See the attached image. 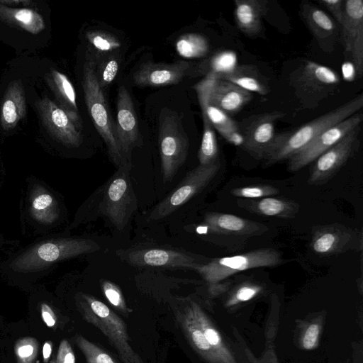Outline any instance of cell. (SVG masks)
<instances>
[{"label":"cell","instance_id":"ac0fdd59","mask_svg":"<svg viewBox=\"0 0 363 363\" xmlns=\"http://www.w3.org/2000/svg\"><path fill=\"white\" fill-rule=\"evenodd\" d=\"M311 249L318 255H330L349 250L362 248V235L341 225L333 224L318 227L313 233Z\"/></svg>","mask_w":363,"mask_h":363},{"label":"cell","instance_id":"5b68a950","mask_svg":"<svg viewBox=\"0 0 363 363\" xmlns=\"http://www.w3.org/2000/svg\"><path fill=\"white\" fill-rule=\"evenodd\" d=\"M75 299L83 318L101 331L125 363H143L132 349L126 325L118 315L91 295L79 294Z\"/></svg>","mask_w":363,"mask_h":363},{"label":"cell","instance_id":"8992f818","mask_svg":"<svg viewBox=\"0 0 363 363\" xmlns=\"http://www.w3.org/2000/svg\"><path fill=\"white\" fill-rule=\"evenodd\" d=\"M340 82L338 74L331 68L311 60L304 61L289 78L297 99L306 108H315L332 96Z\"/></svg>","mask_w":363,"mask_h":363},{"label":"cell","instance_id":"484cf974","mask_svg":"<svg viewBox=\"0 0 363 363\" xmlns=\"http://www.w3.org/2000/svg\"><path fill=\"white\" fill-rule=\"evenodd\" d=\"M0 21L31 34H38L45 27L43 16L28 8H13L0 4Z\"/></svg>","mask_w":363,"mask_h":363},{"label":"cell","instance_id":"4dcf8cb0","mask_svg":"<svg viewBox=\"0 0 363 363\" xmlns=\"http://www.w3.org/2000/svg\"><path fill=\"white\" fill-rule=\"evenodd\" d=\"M121 62L120 51L111 53L92 62L97 82L103 91L114 80L118 72Z\"/></svg>","mask_w":363,"mask_h":363},{"label":"cell","instance_id":"e575fe53","mask_svg":"<svg viewBox=\"0 0 363 363\" xmlns=\"http://www.w3.org/2000/svg\"><path fill=\"white\" fill-rule=\"evenodd\" d=\"M39 352V343L33 337H23L16 340L14 354L16 363H35Z\"/></svg>","mask_w":363,"mask_h":363},{"label":"cell","instance_id":"74e56055","mask_svg":"<svg viewBox=\"0 0 363 363\" xmlns=\"http://www.w3.org/2000/svg\"><path fill=\"white\" fill-rule=\"evenodd\" d=\"M261 291L262 286L255 283H243L236 289L233 298L239 302L247 301L255 297Z\"/></svg>","mask_w":363,"mask_h":363},{"label":"cell","instance_id":"ee69618b","mask_svg":"<svg viewBox=\"0 0 363 363\" xmlns=\"http://www.w3.org/2000/svg\"><path fill=\"white\" fill-rule=\"evenodd\" d=\"M0 4L10 6H30L32 4L31 1L28 0H0Z\"/></svg>","mask_w":363,"mask_h":363},{"label":"cell","instance_id":"7a4b0ae2","mask_svg":"<svg viewBox=\"0 0 363 363\" xmlns=\"http://www.w3.org/2000/svg\"><path fill=\"white\" fill-rule=\"evenodd\" d=\"M363 106V96L352 100L304 124L292 132L276 135L264 160L266 166L289 160L308 145L319 134L358 112Z\"/></svg>","mask_w":363,"mask_h":363},{"label":"cell","instance_id":"4316f807","mask_svg":"<svg viewBox=\"0 0 363 363\" xmlns=\"http://www.w3.org/2000/svg\"><path fill=\"white\" fill-rule=\"evenodd\" d=\"M218 79L229 81L248 91L260 95H267L269 92L266 78L252 65H238L231 72Z\"/></svg>","mask_w":363,"mask_h":363},{"label":"cell","instance_id":"d590c367","mask_svg":"<svg viewBox=\"0 0 363 363\" xmlns=\"http://www.w3.org/2000/svg\"><path fill=\"white\" fill-rule=\"evenodd\" d=\"M279 190L271 185H252L234 188L231 194L240 198L259 199L277 195Z\"/></svg>","mask_w":363,"mask_h":363},{"label":"cell","instance_id":"cb8c5ba5","mask_svg":"<svg viewBox=\"0 0 363 363\" xmlns=\"http://www.w3.org/2000/svg\"><path fill=\"white\" fill-rule=\"evenodd\" d=\"M234 18L239 30L253 37L262 28V19L267 11V0H235Z\"/></svg>","mask_w":363,"mask_h":363},{"label":"cell","instance_id":"e0dca14e","mask_svg":"<svg viewBox=\"0 0 363 363\" xmlns=\"http://www.w3.org/2000/svg\"><path fill=\"white\" fill-rule=\"evenodd\" d=\"M115 128L123 154L126 160L130 161L131 152L142 145V138L133 101L123 85L118 89Z\"/></svg>","mask_w":363,"mask_h":363},{"label":"cell","instance_id":"2e32d148","mask_svg":"<svg viewBox=\"0 0 363 363\" xmlns=\"http://www.w3.org/2000/svg\"><path fill=\"white\" fill-rule=\"evenodd\" d=\"M35 104L41 121L51 137L68 147H77L82 144V130L56 103L45 96Z\"/></svg>","mask_w":363,"mask_h":363},{"label":"cell","instance_id":"44dd1931","mask_svg":"<svg viewBox=\"0 0 363 363\" xmlns=\"http://www.w3.org/2000/svg\"><path fill=\"white\" fill-rule=\"evenodd\" d=\"M203 225L210 233L230 235L251 236L267 230V228L262 223L233 214L217 212L206 213Z\"/></svg>","mask_w":363,"mask_h":363},{"label":"cell","instance_id":"9a60e30c","mask_svg":"<svg viewBox=\"0 0 363 363\" xmlns=\"http://www.w3.org/2000/svg\"><path fill=\"white\" fill-rule=\"evenodd\" d=\"M362 119V113L358 111L325 130L308 145L289 159L288 169L291 172L298 171L314 162L320 155L335 145L354 128L359 125Z\"/></svg>","mask_w":363,"mask_h":363},{"label":"cell","instance_id":"f6af8a7d","mask_svg":"<svg viewBox=\"0 0 363 363\" xmlns=\"http://www.w3.org/2000/svg\"><path fill=\"white\" fill-rule=\"evenodd\" d=\"M14 242L7 241L4 238L0 235V252L4 249L6 245L13 244Z\"/></svg>","mask_w":363,"mask_h":363},{"label":"cell","instance_id":"52a82bcc","mask_svg":"<svg viewBox=\"0 0 363 363\" xmlns=\"http://www.w3.org/2000/svg\"><path fill=\"white\" fill-rule=\"evenodd\" d=\"M159 144L162 178L169 182L185 162L189 142L179 115L168 108L159 116Z\"/></svg>","mask_w":363,"mask_h":363},{"label":"cell","instance_id":"ab89813d","mask_svg":"<svg viewBox=\"0 0 363 363\" xmlns=\"http://www.w3.org/2000/svg\"><path fill=\"white\" fill-rule=\"evenodd\" d=\"M54 363H75L74 351L67 340L60 342Z\"/></svg>","mask_w":363,"mask_h":363},{"label":"cell","instance_id":"277c9868","mask_svg":"<svg viewBox=\"0 0 363 363\" xmlns=\"http://www.w3.org/2000/svg\"><path fill=\"white\" fill-rule=\"evenodd\" d=\"M82 84L87 111L106 145L112 162L118 167L130 162L126 160L123 154L104 91L97 82L94 64L87 57L84 63Z\"/></svg>","mask_w":363,"mask_h":363},{"label":"cell","instance_id":"603a6c76","mask_svg":"<svg viewBox=\"0 0 363 363\" xmlns=\"http://www.w3.org/2000/svg\"><path fill=\"white\" fill-rule=\"evenodd\" d=\"M45 82L52 91L57 106L67 113L79 129L82 130L75 90L67 77L56 69H52L45 75Z\"/></svg>","mask_w":363,"mask_h":363},{"label":"cell","instance_id":"7402d4cb","mask_svg":"<svg viewBox=\"0 0 363 363\" xmlns=\"http://www.w3.org/2000/svg\"><path fill=\"white\" fill-rule=\"evenodd\" d=\"M252 97V92L229 81L217 78L210 93L208 102L231 116L238 113Z\"/></svg>","mask_w":363,"mask_h":363},{"label":"cell","instance_id":"3957f363","mask_svg":"<svg viewBox=\"0 0 363 363\" xmlns=\"http://www.w3.org/2000/svg\"><path fill=\"white\" fill-rule=\"evenodd\" d=\"M24 230L48 235L62 220V207L57 193L42 180L27 179L20 206Z\"/></svg>","mask_w":363,"mask_h":363},{"label":"cell","instance_id":"b9f144b4","mask_svg":"<svg viewBox=\"0 0 363 363\" xmlns=\"http://www.w3.org/2000/svg\"><path fill=\"white\" fill-rule=\"evenodd\" d=\"M319 334V326L318 324H311L306 330L303 340V345L306 350L313 349L317 342Z\"/></svg>","mask_w":363,"mask_h":363},{"label":"cell","instance_id":"7bdbcfd3","mask_svg":"<svg viewBox=\"0 0 363 363\" xmlns=\"http://www.w3.org/2000/svg\"><path fill=\"white\" fill-rule=\"evenodd\" d=\"M52 350V342L51 341H46L43 345V359L44 363L49 362Z\"/></svg>","mask_w":363,"mask_h":363},{"label":"cell","instance_id":"30bf717a","mask_svg":"<svg viewBox=\"0 0 363 363\" xmlns=\"http://www.w3.org/2000/svg\"><path fill=\"white\" fill-rule=\"evenodd\" d=\"M220 167L218 160L206 165L199 164L190 171L176 189L153 208L150 219L157 220L171 214L204 189L216 175Z\"/></svg>","mask_w":363,"mask_h":363},{"label":"cell","instance_id":"836d02e7","mask_svg":"<svg viewBox=\"0 0 363 363\" xmlns=\"http://www.w3.org/2000/svg\"><path fill=\"white\" fill-rule=\"evenodd\" d=\"M74 341L84 354L86 363H116L106 352L81 335H76Z\"/></svg>","mask_w":363,"mask_h":363},{"label":"cell","instance_id":"f1b7e54d","mask_svg":"<svg viewBox=\"0 0 363 363\" xmlns=\"http://www.w3.org/2000/svg\"><path fill=\"white\" fill-rule=\"evenodd\" d=\"M88 50L86 57L92 62L120 51L122 46L120 40L115 35L103 30H89L86 33Z\"/></svg>","mask_w":363,"mask_h":363},{"label":"cell","instance_id":"60d3db41","mask_svg":"<svg viewBox=\"0 0 363 363\" xmlns=\"http://www.w3.org/2000/svg\"><path fill=\"white\" fill-rule=\"evenodd\" d=\"M40 315L44 323L50 328H55L57 323V315L52 306L46 302L40 304Z\"/></svg>","mask_w":363,"mask_h":363},{"label":"cell","instance_id":"6da1fadb","mask_svg":"<svg viewBox=\"0 0 363 363\" xmlns=\"http://www.w3.org/2000/svg\"><path fill=\"white\" fill-rule=\"evenodd\" d=\"M99 248L86 238L45 235L9 254L0 262V272L11 279H35L50 272L60 262Z\"/></svg>","mask_w":363,"mask_h":363},{"label":"cell","instance_id":"4fadbf2b","mask_svg":"<svg viewBox=\"0 0 363 363\" xmlns=\"http://www.w3.org/2000/svg\"><path fill=\"white\" fill-rule=\"evenodd\" d=\"M118 255L129 264L137 267L196 269L206 263L204 259L179 250L145 247L117 251Z\"/></svg>","mask_w":363,"mask_h":363},{"label":"cell","instance_id":"ba28073f","mask_svg":"<svg viewBox=\"0 0 363 363\" xmlns=\"http://www.w3.org/2000/svg\"><path fill=\"white\" fill-rule=\"evenodd\" d=\"M283 262L279 252L272 248H261L246 253L212 259L196 269L211 285L242 271L275 267Z\"/></svg>","mask_w":363,"mask_h":363},{"label":"cell","instance_id":"8d00e7d4","mask_svg":"<svg viewBox=\"0 0 363 363\" xmlns=\"http://www.w3.org/2000/svg\"><path fill=\"white\" fill-rule=\"evenodd\" d=\"M101 286L104 296L112 306L124 313L131 312L125 303L121 290L116 284L108 280H102Z\"/></svg>","mask_w":363,"mask_h":363},{"label":"cell","instance_id":"1f68e13d","mask_svg":"<svg viewBox=\"0 0 363 363\" xmlns=\"http://www.w3.org/2000/svg\"><path fill=\"white\" fill-rule=\"evenodd\" d=\"M203 132L198 158L199 164L206 165L216 162L219 160L218 147L215 130L208 118L202 114Z\"/></svg>","mask_w":363,"mask_h":363},{"label":"cell","instance_id":"8fae6325","mask_svg":"<svg viewBox=\"0 0 363 363\" xmlns=\"http://www.w3.org/2000/svg\"><path fill=\"white\" fill-rule=\"evenodd\" d=\"M340 41L345 58L352 62L357 74L363 72V1L345 0L344 16L340 26Z\"/></svg>","mask_w":363,"mask_h":363},{"label":"cell","instance_id":"7c38bea8","mask_svg":"<svg viewBox=\"0 0 363 363\" xmlns=\"http://www.w3.org/2000/svg\"><path fill=\"white\" fill-rule=\"evenodd\" d=\"M284 116L281 111L253 115L238 123L242 147L255 158L265 157L276 136V122Z\"/></svg>","mask_w":363,"mask_h":363},{"label":"cell","instance_id":"83f0119b","mask_svg":"<svg viewBox=\"0 0 363 363\" xmlns=\"http://www.w3.org/2000/svg\"><path fill=\"white\" fill-rule=\"evenodd\" d=\"M243 206L260 215L279 218L294 216L298 211L300 207L297 203L293 201L270 196L251 200L249 202H245Z\"/></svg>","mask_w":363,"mask_h":363},{"label":"cell","instance_id":"5bb4252c","mask_svg":"<svg viewBox=\"0 0 363 363\" xmlns=\"http://www.w3.org/2000/svg\"><path fill=\"white\" fill-rule=\"evenodd\" d=\"M360 130L359 125L314 161L309 177L311 184L328 181L355 153L360 144Z\"/></svg>","mask_w":363,"mask_h":363},{"label":"cell","instance_id":"d6986e66","mask_svg":"<svg viewBox=\"0 0 363 363\" xmlns=\"http://www.w3.org/2000/svg\"><path fill=\"white\" fill-rule=\"evenodd\" d=\"M193 68L191 63L183 60L170 64L147 62L134 72L133 79L140 86L175 84L189 75Z\"/></svg>","mask_w":363,"mask_h":363},{"label":"cell","instance_id":"d4e9b609","mask_svg":"<svg viewBox=\"0 0 363 363\" xmlns=\"http://www.w3.org/2000/svg\"><path fill=\"white\" fill-rule=\"evenodd\" d=\"M26 113V96L21 81L14 80L8 86L2 101L0 121L4 130L14 128Z\"/></svg>","mask_w":363,"mask_h":363},{"label":"cell","instance_id":"ffe728a7","mask_svg":"<svg viewBox=\"0 0 363 363\" xmlns=\"http://www.w3.org/2000/svg\"><path fill=\"white\" fill-rule=\"evenodd\" d=\"M300 15L320 48L333 52L340 41V26L325 11L309 1L300 4Z\"/></svg>","mask_w":363,"mask_h":363},{"label":"cell","instance_id":"f546056e","mask_svg":"<svg viewBox=\"0 0 363 363\" xmlns=\"http://www.w3.org/2000/svg\"><path fill=\"white\" fill-rule=\"evenodd\" d=\"M238 66V58L232 50H222L215 53L200 67L206 76L212 74L219 78L231 72Z\"/></svg>","mask_w":363,"mask_h":363},{"label":"cell","instance_id":"f35d334b","mask_svg":"<svg viewBox=\"0 0 363 363\" xmlns=\"http://www.w3.org/2000/svg\"><path fill=\"white\" fill-rule=\"evenodd\" d=\"M318 3L326 8V9L333 15L335 21L340 26L342 22L344 16V4L345 0H319Z\"/></svg>","mask_w":363,"mask_h":363},{"label":"cell","instance_id":"d6a6232c","mask_svg":"<svg viewBox=\"0 0 363 363\" xmlns=\"http://www.w3.org/2000/svg\"><path fill=\"white\" fill-rule=\"evenodd\" d=\"M178 54L186 58L205 56L209 50L207 39L199 33H188L179 37L176 43Z\"/></svg>","mask_w":363,"mask_h":363},{"label":"cell","instance_id":"9c48e42d","mask_svg":"<svg viewBox=\"0 0 363 363\" xmlns=\"http://www.w3.org/2000/svg\"><path fill=\"white\" fill-rule=\"evenodd\" d=\"M130 162L118 167L106 183L100 204L101 213L122 230L137 207L136 198L129 177Z\"/></svg>","mask_w":363,"mask_h":363}]
</instances>
